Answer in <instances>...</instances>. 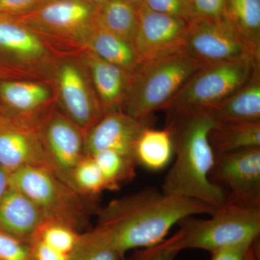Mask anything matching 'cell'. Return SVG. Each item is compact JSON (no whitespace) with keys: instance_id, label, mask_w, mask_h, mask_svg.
Segmentation results:
<instances>
[{"instance_id":"34","label":"cell","mask_w":260,"mask_h":260,"mask_svg":"<svg viewBox=\"0 0 260 260\" xmlns=\"http://www.w3.org/2000/svg\"><path fill=\"white\" fill-rule=\"evenodd\" d=\"M69 254L53 249L40 239H34L30 244V260H68Z\"/></svg>"},{"instance_id":"31","label":"cell","mask_w":260,"mask_h":260,"mask_svg":"<svg viewBox=\"0 0 260 260\" xmlns=\"http://www.w3.org/2000/svg\"><path fill=\"white\" fill-rule=\"evenodd\" d=\"M259 239L211 252V260H260Z\"/></svg>"},{"instance_id":"1","label":"cell","mask_w":260,"mask_h":260,"mask_svg":"<svg viewBox=\"0 0 260 260\" xmlns=\"http://www.w3.org/2000/svg\"><path fill=\"white\" fill-rule=\"evenodd\" d=\"M215 208L199 200L168 194L156 188L141 190L112 200L98 210L95 230L111 245L125 254L133 249L161 242L174 225Z\"/></svg>"},{"instance_id":"33","label":"cell","mask_w":260,"mask_h":260,"mask_svg":"<svg viewBox=\"0 0 260 260\" xmlns=\"http://www.w3.org/2000/svg\"><path fill=\"white\" fill-rule=\"evenodd\" d=\"M197 19L219 20L226 15L227 0H189Z\"/></svg>"},{"instance_id":"4","label":"cell","mask_w":260,"mask_h":260,"mask_svg":"<svg viewBox=\"0 0 260 260\" xmlns=\"http://www.w3.org/2000/svg\"><path fill=\"white\" fill-rule=\"evenodd\" d=\"M178 225L176 235L181 251L199 249L211 253L259 239L260 208L226 203L215 208L210 218L187 217Z\"/></svg>"},{"instance_id":"38","label":"cell","mask_w":260,"mask_h":260,"mask_svg":"<svg viewBox=\"0 0 260 260\" xmlns=\"http://www.w3.org/2000/svg\"><path fill=\"white\" fill-rule=\"evenodd\" d=\"M127 1L133 3V5H135V6H137L138 8L140 5L143 4V1H144V0H127Z\"/></svg>"},{"instance_id":"26","label":"cell","mask_w":260,"mask_h":260,"mask_svg":"<svg viewBox=\"0 0 260 260\" xmlns=\"http://www.w3.org/2000/svg\"><path fill=\"white\" fill-rule=\"evenodd\" d=\"M124 256L93 229L80 234L68 260H125Z\"/></svg>"},{"instance_id":"13","label":"cell","mask_w":260,"mask_h":260,"mask_svg":"<svg viewBox=\"0 0 260 260\" xmlns=\"http://www.w3.org/2000/svg\"><path fill=\"white\" fill-rule=\"evenodd\" d=\"M138 9V25L133 45L141 61L181 51L190 23L153 11L143 4Z\"/></svg>"},{"instance_id":"8","label":"cell","mask_w":260,"mask_h":260,"mask_svg":"<svg viewBox=\"0 0 260 260\" xmlns=\"http://www.w3.org/2000/svg\"><path fill=\"white\" fill-rule=\"evenodd\" d=\"M97 8L84 0H45L27 13L11 16L42 38L64 39L83 46L95 28Z\"/></svg>"},{"instance_id":"21","label":"cell","mask_w":260,"mask_h":260,"mask_svg":"<svg viewBox=\"0 0 260 260\" xmlns=\"http://www.w3.org/2000/svg\"><path fill=\"white\" fill-rule=\"evenodd\" d=\"M51 91L44 84L26 81L0 83V98L7 107L16 114L31 115L51 99Z\"/></svg>"},{"instance_id":"7","label":"cell","mask_w":260,"mask_h":260,"mask_svg":"<svg viewBox=\"0 0 260 260\" xmlns=\"http://www.w3.org/2000/svg\"><path fill=\"white\" fill-rule=\"evenodd\" d=\"M181 51L203 64L244 58L260 60V48L248 42L226 15L191 23Z\"/></svg>"},{"instance_id":"36","label":"cell","mask_w":260,"mask_h":260,"mask_svg":"<svg viewBox=\"0 0 260 260\" xmlns=\"http://www.w3.org/2000/svg\"><path fill=\"white\" fill-rule=\"evenodd\" d=\"M9 174L0 167V199L9 188Z\"/></svg>"},{"instance_id":"24","label":"cell","mask_w":260,"mask_h":260,"mask_svg":"<svg viewBox=\"0 0 260 260\" xmlns=\"http://www.w3.org/2000/svg\"><path fill=\"white\" fill-rule=\"evenodd\" d=\"M226 16L248 42L260 48V0H227Z\"/></svg>"},{"instance_id":"29","label":"cell","mask_w":260,"mask_h":260,"mask_svg":"<svg viewBox=\"0 0 260 260\" xmlns=\"http://www.w3.org/2000/svg\"><path fill=\"white\" fill-rule=\"evenodd\" d=\"M149 9L192 23L198 20L191 10L189 0H144Z\"/></svg>"},{"instance_id":"17","label":"cell","mask_w":260,"mask_h":260,"mask_svg":"<svg viewBox=\"0 0 260 260\" xmlns=\"http://www.w3.org/2000/svg\"><path fill=\"white\" fill-rule=\"evenodd\" d=\"M42 39L11 15L0 13V52L24 64H35L48 54Z\"/></svg>"},{"instance_id":"27","label":"cell","mask_w":260,"mask_h":260,"mask_svg":"<svg viewBox=\"0 0 260 260\" xmlns=\"http://www.w3.org/2000/svg\"><path fill=\"white\" fill-rule=\"evenodd\" d=\"M73 184L75 190L88 197H95L107 189V182L100 168L90 156L84 157L75 167Z\"/></svg>"},{"instance_id":"14","label":"cell","mask_w":260,"mask_h":260,"mask_svg":"<svg viewBox=\"0 0 260 260\" xmlns=\"http://www.w3.org/2000/svg\"><path fill=\"white\" fill-rule=\"evenodd\" d=\"M151 126L121 109L105 113L85 135V156L114 150L134 157L135 145L143 130Z\"/></svg>"},{"instance_id":"3","label":"cell","mask_w":260,"mask_h":260,"mask_svg":"<svg viewBox=\"0 0 260 260\" xmlns=\"http://www.w3.org/2000/svg\"><path fill=\"white\" fill-rule=\"evenodd\" d=\"M205 65L181 51L142 61L132 73L121 110L135 119L151 122L153 113L164 109Z\"/></svg>"},{"instance_id":"2","label":"cell","mask_w":260,"mask_h":260,"mask_svg":"<svg viewBox=\"0 0 260 260\" xmlns=\"http://www.w3.org/2000/svg\"><path fill=\"white\" fill-rule=\"evenodd\" d=\"M167 112L166 127L172 134L176 158L164 178L162 191L213 208L225 204L223 191L210 180L215 153L208 134L216 122L201 109Z\"/></svg>"},{"instance_id":"35","label":"cell","mask_w":260,"mask_h":260,"mask_svg":"<svg viewBox=\"0 0 260 260\" xmlns=\"http://www.w3.org/2000/svg\"><path fill=\"white\" fill-rule=\"evenodd\" d=\"M45 0H0V13L19 15L27 13Z\"/></svg>"},{"instance_id":"6","label":"cell","mask_w":260,"mask_h":260,"mask_svg":"<svg viewBox=\"0 0 260 260\" xmlns=\"http://www.w3.org/2000/svg\"><path fill=\"white\" fill-rule=\"evenodd\" d=\"M258 69L260 60L252 58L205 64L164 109L202 110L213 107L244 86Z\"/></svg>"},{"instance_id":"28","label":"cell","mask_w":260,"mask_h":260,"mask_svg":"<svg viewBox=\"0 0 260 260\" xmlns=\"http://www.w3.org/2000/svg\"><path fill=\"white\" fill-rule=\"evenodd\" d=\"M80 236L76 231L67 225L47 221L38 233L36 239H40L56 250L70 254L78 243Z\"/></svg>"},{"instance_id":"16","label":"cell","mask_w":260,"mask_h":260,"mask_svg":"<svg viewBox=\"0 0 260 260\" xmlns=\"http://www.w3.org/2000/svg\"><path fill=\"white\" fill-rule=\"evenodd\" d=\"M84 63L104 113L121 109L132 73L103 60L89 51L84 55Z\"/></svg>"},{"instance_id":"30","label":"cell","mask_w":260,"mask_h":260,"mask_svg":"<svg viewBox=\"0 0 260 260\" xmlns=\"http://www.w3.org/2000/svg\"><path fill=\"white\" fill-rule=\"evenodd\" d=\"M181 251L174 234L155 245L140 249L131 260H174Z\"/></svg>"},{"instance_id":"18","label":"cell","mask_w":260,"mask_h":260,"mask_svg":"<svg viewBox=\"0 0 260 260\" xmlns=\"http://www.w3.org/2000/svg\"><path fill=\"white\" fill-rule=\"evenodd\" d=\"M202 110L208 112L215 122H260V69L235 93Z\"/></svg>"},{"instance_id":"32","label":"cell","mask_w":260,"mask_h":260,"mask_svg":"<svg viewBox=\"0 0 260 260\" xmlns=\"http://www.w3.org/2000/svg\"><path fill=\"white\" fill-rule=\"evenodd\" d=\"M0 260H30V244L0 231Z\"/></svg>"},{"instance_id":"9","label":"cell","mask_w":260,"mask_h":260,"mask_svg":"<svg viewBox=\"0 0 260 260\" xmlns=\"http://www.w3.org/2000/svg\"><path fill=\"white\" fill-rule=\"evenodd\" d=\"M210 180L227 203L260 208V148L215 153Z\"/></svg>"},{"instance_id":"12","label":"cell","mask_w":260,"mask_h":260,"mask_svg":"<svg viewBox=\"0 0 260 260\" xmlns=\"http://www.w3.org/2000/svg\"><path fill=\"white\" fill-rule=\"evenodd\" d=\"M58 93L67 117L84 134L105 113L86 73L73 61H66L56 73Z\"/></svg>"},{"instance_id":"5","label":"cell","mask_w":260,"mask_h":260,"mask_svg":"<svg viewBox=\"0 0 260 260\" xmlns=\"http://www.w3.org/2000/svg\"><path fill=\"white\" fill-rule=\"evenodd\" d=\"M9 184L32 200L48 221L62 224L76 232L88 224L96 210L88 197L83 198L45 168L18 169L9 174Z\"/></svg>"},{"instance_id":"25","label":"cell","mask_w":260,"mask_h":260,"mask_svg":"<svg viewBox=\"0 0 260 260\" xmlns=\"http://www.w3.org/2000/svg\"><path fill=\"white\" fill-rule=\"evenodd\" d=\"M107 184L108 190H117L126 181L135 177L138 165L134 157L114 150H103L93 155Z\"/></svg>"},{"instance_id":"23","label":"cell","mask_w":260,"mask_h":260,"mask_svg":"<svg viewBox=\"0 0 260 260\" xmlns=\"http://www.w3.org/2000/svg\"><path fill=\"white\" fill-rule=\"evenodd\" d=\"M99 28L133 44L138 25V9L127 0H108L98 7Z\"/></svg>"},{"instance_id":"20","label":"cell","mask_w":260,"mask_h":260,"mask_svg":"<svg viewBox=\"0 0 260 260\" xmlns=\"http://www.w3.org/2000/svg\"><path fill=\"white\" fill-rule=\"evenodd\" d=\"M134 155L138 165L150 171L167 167L174 155V143L170 131L153 129L143 130L135 145Z\"/></svg>"},{"instance_id":"10","label":"cell","mask_w":260,"mask_h":260,"mask_svg":"<svg viewBox=\"0 0 260 260\" xmlns=\"http://www.w3.org/2000/svg\"><path fill=\"white\" fill-rule=\"evenodd\" d=\"M39 126L29 118L0 116V167L5 172L35 167L53 172Z\"/></svg>"},{"instance_id":"19","label":"cell","mask_w":260,"mask_h":260,"mask_svg":"<svg viewBox=\"0 0 260 260\" xmlns=\"http://www.w3.org/2000/svg\"><path fill=\"white\" fill-rule=\"evenodd\" d=\"M82 47L103 60L131 73L141 63L133 44L99 28L96 24Z\"/></svg>"},{"instance_id":"22","label":"cell","mask_w":260,"mask_h":260,"mask_svg":"<svg viewBox=\"0 0 260 260\" xmlns=\"http://www.w3.org/2000/svg\"><path fill=\"white\" fill-rule=\"evenodd\" d=\"M208 140L214 153L260 148V122H216Z\"/></svg>"},{"instance_id":"11","label":"cell","mask_w":260,"mask_h":260,"mask_svg":"<svg viewBox=\"0 0 260 260\" xmlns=\"http://www.w3.org/2000/svg\"><path fill=\"white\" fill-rule=\"evenodd\" d=\"M39 129L53 172L74 189L73 172L85 157V134L66 116L57 112L41 122Z\"/></svg>"},{"instance_id":"37","label":"cell","mask_w":260,"mask_h":260,"mask_svg":"<svg viewBox=\"0 0 260 260\" xmlns=\"http://www.w3.org/2000/svg\"><path fill=\"white\" fill-rule=\"evenodd\" d=\"M84 1L90 3V4L94 5V6L99 7L104 4V3H106L108 0H84Z\"/></svg>"},{"instance_id":"15","label":"cell","mask_w":260,"mask_h":260,"mask_svg":"<svg viewBox=\"0 0 260 260\" xmlns=\"http://www.w3.org/2000/svg\"><path fill=\"white\" fill-rule=\"evenodd\" d=\"M48 221L40 208L21 191L9 186L0 199V231L30 244Z\"/></svg>"}]
</instances>
